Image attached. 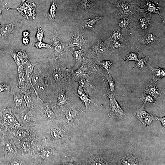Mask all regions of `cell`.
I'll return each mask as SVG.
<instances>
[{
	"instance_id": "7c38bea8",
	"label": "cell",
	"mask_w": 165,
	"mask_h": 165,
	"mask_svg": "<svg viewBox=\"0 0 165 165\" xmlns=\"http://www.w3.org/2000/svg\"><path fill=\"white\" fill-rule=\"evenodd\" d=\"M118 8H119L122 15H125L131 13L133 5L132 3L127 2H118Z\"/></svg>"
},
{
	"instance_id": "d6986e66",
	"label": "cell",
	"mask_w": 165,
	"mask_h": 165,
	"mask_svg": "<svg viewBox=\"0 0 165 165\" xmlns=\"http://www.w3.org/2000/svg\"><path fill=\"white\" fill-rule=\"evenodd\" d=\"M148 58V56H142L139 60L137 61V62L133 67V68L144 69L146 68Z\"/></svg>"
},
{
	"instance_id": "74e56055",
	"label": "cell",
	"mask_w": 165,
	"mask_h": 165,
	"mask_svg": "<svg viewBox=\"0 0 165 165\" xmlns=\"http://www.w3.org/2000/svg\"><path fill=\"white\" fill-rule=\"evenodd\" d=\"M13 88L10 85L6 83H1L0 84V92L5 91H12Z\"/></svg>"
},
{
	"instance_id": "f6af8a7d",
	"label": "cell",
	"mask_w": 165,
	"mask_h": 165,
	"mask_svg": "<svg viewBox=\"0 0 165 165\" xmlns=\"http://www.w3.org/2000/svg\"><path fill=\"white\" fill-rule=\"evenodd\" d=\"M22 42L24 45H27L29 42V37H23Z\"/></svg>"
},
{
	"instance_id": "d590c367",
	"label": "cell",
	"mask_w": 165,
	"mask_h": 165,
	"mask_svg": "<svg viewBox=\"0 0 165 165\" xmlns=\"http://www.w3.org/2000/svg\"><path fill=\"white\" fill-rule=\"evenodd\" d=\"M129 23V21L126 18H123L120 19L119 22V26L121 28H127Z\"/></svg>"
},
{
	"instance_id": "7bdbcfd3",
	"label": "cell",
	"mask_w": 165,
	"mask_h": 165,
	"mask_svg": "<svg viewBox=\"0 0 165 165\" xmlns=\"http://www.w3.org/2000/svg\"><path fill=\"white\" fill-rule=\"evenodd\" d=\"M51 135L55 139H57L59 138V134L58 131L56 129H53L51 131Z\"/></svg>"
},
{
	"instance_id": "4316f807",
	"label": "cell",
	"mask_w": 165,
	"mask_h": 165,
	"mask_svg": "<svg viewBox=\"0 0 165 165\" xmlns=\"http://www.w3.org/2000/svg\"><path fill=\"white\" fill-rule=\"evenodd\" d=\"M101 67L105 70L107 71L108 74H109V69L112 65V62L110 61H98Z\"/></svg>"
},
{
	"instance_id": "9f6ffc18",
	"label": "cell",
	"mask_w": 165,
	"mask_h": 165,
	"mask_svg": "<svg viewBox=\"0 0 165 165\" xmlns=\"http://www.w3.org/2000/svg\"><path fill=\"white\" fill-rule=\"evenodd\" d=\"M2 1L3 0H1Z\"/></svg>"
},
{
	"instance_id": "e575fe53",
	"label": "cell",
	"mask_w": 165,
	"mask_h": 165,
	"mask_svg": "<svg viewBox=\"0 0 165 165\" xmlns=\"http://www.w3.org/2000/svg\"><path fill=\"white\" fill-rule=\"evenodd\" d=\"M79 97L81 100L84 103L86 107L89 105L90 102L92 101L88 95L84 92L79 95Z\"/></svg>"
},
{
	"instance_id": "ba28073f",
	"label": "cell",
	"mask_w": 165,
	"mask_h": 165,
	"mask_svg": "<svg viewBox=\"0 0 165 165\" xmlns=\"http://www.w3.org/2000/svg\"><path fill=\"white\" fill-rule=\"evenodd\" d=\"M50 41L53 46L55 52L56 54L63 52L65 45H66L63 43L57 35L56 31H54L53 37L50 39Z\"/></svg>"
},
{
	"instance_id": "8fae6325",
	"label": "cell",
	"mask_w": 165,
	"mask_h": 165,
	"mask_svg": "<svg viewBox=\"0 0 165 165\" xmlns=\"http://www.w3.org/2000/svg\"><path fill=\"white\" fill-rule=\"evenodd\" d=\"M121 163L123 165L138 164L137 157L133 153L125 155L121 159Z\"/></svg>"
},
{
	"instance_id": "ee69618b",
	"label": "cell",
	"mask_w": 165,
	"mask_h": 165,
	"mask_svg": "<svg viewBox=\"0 0 165 165\" xmlns=\"http://www.w3.org/2000/svg\"><path fill=\"white\" fill-rule=\"evenodd\" d=\"M79 86L83 88H84L87 85V82L86 80L83 78H81L78 80Z\"/></svg>"
},
{
	"instance_id": "c3c4849f",
	"label": "cell",
	"mask_w": 165,
	"mask_h": 165,
	"mask_svg": "<svg viewBox=\"0 0 165 165\" xmlns=\"http://www.w3.org/2000/svg\"><path fill=\"white\" fill-rule=\"evenodd\" d=\"M2 1L1 0H0V23L2 20V11L3 9H5V8L4 7L2 6L0 4V2Z\"/></svg>"
},
{
	"instance_id": "ac0fdd59",
	"label": "cell",
	"mask_w": 165,
	"mask_h": 165,
	"mask_svg": "<svg viewBox=\"0 0 165 165\" xmlns=\"http://www.w3.org/2000/svg\"><path fill=\"white\" fill-rule=\"evenodd\" d=\"M144 104L142 106L135 111L134 113V116L142 123L144 118L148 113L144 108Z\"/></svg>"
},
{
	"instance_id": "277c9868",
	"label": "cell",
	"mask_w": 165,
	"mask_h": 165,
	"mask_svg": "<svg viewBox=\"0 0 165 165\" xmlns=\"http://www.w3.org/2000/svg\"><path fill=\"white\" fill-rule=\"evenodd\" d=\"M12 57L18 67L23 65L26 59L29 58L24 50L6 51Z\"/></svg>"
},
{
	"instance_id": "4fadbf2b",
	"label": "cell",
	"mask_w": 165,
	"mask_h": 165,
	"mask_svg": "<svg viewBox=\"0 0 165 165\" xmlns=\"http://www.w3.org/2000/svg\"><path fill=\"white\" fill-rule=\"evenodd\" d=\"M26 84L25 85L20 89L23 92L24 94V98L27 106L30 107L31 105L32 98L31 96L30 89Z\"/></svg>"
},
{
	"instance_id": "d4e9b609",
	"label": "cell",
	"mask_w": 165,
	"mask_h": 165,
	"mask_svg": "<svg viewBox=\"0 0 165 165\" xmlns=\"http://www.w3.org/2000/svg\"><path fill=\"white\" fill-rule=\"evenodd\" d=\"M93 50L97 54L100 55L105 53L106 49L103 44L99 43L96 44L94 46Z\"/></svg>"
},
{
	"instance_id": "e0dca14e",
	"label": "cell",
	"mask_w": 165,
	"mask_h": 165,
	"mask_svg": "<svg viewBox=\"0 0 165 165\" xmlns=\"http://www.w3.org/2000/svg\"><path fill=\"white\" fill-rule=\"evenodd\" d=\"M51 5L47 14V17L52 23H55V17L57 5L55 0H51Z\"/></svg>"
},
{
	"instance_id": "5bb4252c",
	"label": "cell",
	"mask_w": 165,
	"mask_h": 165,
	"mask_svg": "<svg viewBox=\"0 0 165 165\" xmlns=\"http://www.w3.org/2000/svg\"><path fill=\"white\" fill-rule=\"evenodd\" d=\"M39 63H32L28 60L24 63L23 64V67L25 75H26L30 81L31 80L30 77L33 73L35 66Z\"/></svg>"
},
{
	"instance_id": "9a60e30c",
	"label": "cell",
	"mask_w": 165,
	"mask_h": 165,
	"mask_svg": "<svg viewBox=\"0 0 165 165\" xmlns=\"http://www.w3.org/2000/svg\"><path fill=\"white\" fill-rule=\"evenodd\" d=\"M23 65L18 67L17 85L20 89L26 84V76Z\"/></svg>"
},
{
	"instance_id": "52a82bcc",
	"label": "cell",
	"mask_w": 165,
	"mask_h": 165,
	"mask_svg": "<svg viewBox=\"0 0 165 165\" xmlns=\"http://www.w3.org/2000/svg\"><path fill=\"white\" fill-rule=\"evenodd\" d=\"M31 85H33L35 88L38 90L42 91L46 88V83L42 75L34 73L31 79Z\"/></svg>"
},
{
	"instance_id": "4dcf8cb0",
	"label": "cell",
	"mask_w": 165,
	"mask_h": 165,
	"mask_svg": "<svg viewBox=\"0 0 165 165\" xmlns=\"http://www.w3.org/2000/svg\"><path fill=\"white\" fill-rule=\"evenodd\" d=\"M66 102L65 91L64 90H62L59 93L58 104L59 105H63L65 104Z\"/></svg>"
},
{
	"instance_id": "2e32d148",
	"label": "cell",
	"mask_w": 165,
	"mask_h": 165,
	"mask_svg": "<svg viewBox=\"0 0 165 165\" xmlns=\"http://www.w3.org/2000/svg\"><path fill=\"white\" fill-rule=\"evenodd\" d=\"M151 69L152 72L153 78V80L157 82L164 76L165 75L164 69L159 67L158 66L156 67H152Z\"/></svg>"
},
{
	"instance_id": "7402d4cb",
	"label": "cell",
	"mask_w": 165,
	"mask_h": 165,
	"mask_svg": "<svg viewBox=\"0 0 165 165\" xmlns=\"http://www.w3.org/2000/svg\"><path fill=\"white\" fill-rule=\"evenodd\" d=\"M92 164L94 165H111V163L105 161L100 156L92 155L91 157Z\"/></svg>"
},
{
	"instance_id": "d6a6232c",
	"label": "cell",
	"mask_w": 165,
	"mask_h": 165,
	"mask_svg": "<svg viewBox=\"0 0 165 165\" xmlns=\"http://www.w3.org/2000/svg\"><path fill=\"white\" fill-rule=\"evenodd\" d=\"M125 61H137L138 60L137 52H131L127 54L124 59Z\"/></svg>"
},
{
	"instance_id": "f1b7e54d",
	"label": "cell",
	"mask_w": 165,
	"mask_h": 165,
	"mask_svg": "<svg viewBox=\"0 0 165 165\" xmlns=\"http://www.w3.org/2000/svg\"><path fill=\"white\" fill-rule=\"evenodd\" d=\"M32 45L35 47L39 49H46L50 48L53 47L51 45L42 42L38 41L32 44Z\"/></svg>"
},
{
	"instance_id": "484cf974",
	"label": "cell",
	"mask_w": 165,
	"mask_h": 165,
	"mask_svg": "<svg viewBox=\"0 0 165 165\" xmlns=\"http://www.w3.org/2000/svg\"><path fill=\"white\" fill-rule=\"evenodd\" d=\"M139 22L140 24L141 28L146 31L149 27V19L145 17H138Z\"/></svg>"
},
{
	"instance_id": "83f0119b",
	"label": "cell",
	"mask_w": 165,
	"mask_h": 165,
	"mask_svg": "<svg viewBox=\"0 0 165 165\" xmlns=\"http://www.w3.org/2000/svg\"><path fill=\"white\" fill-rule=\"evenodd\" d=\"M110 38L112 40H118L123 39L125 41V38L123 36L119 29L115 30L113 32L110 37Z\"/></svg>"
},
{
	"instance_id": "ab89813d",
	"label": "cell",
	"mask_w": 165,
	"mask_h": 165,
	"mask_svg": "<svg viewBox=\"0 0 165 165\" xmlns=\"http://www.w3.org/2000/svg\"><path fill=\"white\" fill-rule=\"evenodd\" d=\"M37 39L38 41H42L44 38L43 31L40 27H38L36 35Z\"/></svg>"
},
{
	"instance_id": "f546056e",
	"label": "cell",
	"mask_w": 165,
	"mask_h": 165,
	"mask_svg": "<svg viewBox=\"0 0 165 165\" xmlns=\"http://www.w3.org/2000/svg\"><path fill=\"white\" fill-rule=\"evenodd\" d=\"M84 61V58L83 57V61L80 67L74 72V75L76 77H79L85 72L86 68Z\"/></svg>"
},
{
	"instance_id": "9c48e42d",
	"label": "cell",
	"mask_w": 165,
	"mask_h": 165,
	"mask_svg": "<svg viewBox=\"0 0 165 165\" xmlns=\"http://www.w3.org/2000/svg\"><path fill=\"white\" fill-rule=\"evenodd\" d=\"M103 16H96L84 20L82 22V26L83 29L94 31V26L98 20L103 19Z\"/></svg>"
},
{
	"instance_id": "816d5d0a",
	"label": "cell",
	"mask_w": 165,
	"mask_h": 165,
	"mask_svg": "<svg viewBox=\"0 0 165 165\" xmlns=\"http://www.w3.org/2000/svg\"><path fill=\"white\" fill-rule=\"evenodd\" d=\"M50 153L48 151H45L42 153V156L43 158L48 157L50 155Z\"/></svg>"
},
{
	"instance_id": "8d00e7d4",
	"label": "cell",
	"mask_w": 165,
	"mask_h": 165,
	"mask_svg": "<svg viewBox=\"0 0 165 165\" xmlns=\"http://www.w3.org/2000/svg\"><path fill=\"white\" fill-rule=\"evenodd\" d=\"M53 77L56 82L60 81L62 79V76L57 70H54L52 74Z\"/></svg>"
},
{
	"instance_id": "60d3db41",
	"label": "cell",
	"mask_w": 165,
	"mask_h": 165,
	"mask_svg": "<svg viewBox=\"0 0 165 165\" xmlns=\"http://www.w3.org/2000/svg\"><path fill=\"white\" fill-rule=\"evenodd\" d=\"M113 49H120L122 47V43L118 40H112L111 44Z\"/></svg>"
},
{
	"instance_id": "cb8c5ba5",
	"label": "cell",
	"mask_w": 165,
	"mask_h": 165,
	"mask_svg": "<svg viewBox=\"0 0 165 165\" xmlns=\"http://www.w3.org/2000/svg\"><path fill=\"white\" fill-rule=\"evenodd\" d=\"M158 117L155 115L148 113L144 119L143 124L146 127H148L155 120L158 119Z\"/></svg>"
},
{
	"instance_id": "b9f144b4",
	"label": "cell",
	"mask_w": 165,
	"mask_h": 165,
	"mask_svg": "<svg viewBox=\"0 0 165 165\" xmlns=\"http://www.w3.org/2000/svg\"><path fill=\"white\" fill-rule=\"evenodd\" d=\"M45 115L47 118H50L53 117L54 113L48 107H47L45 111Z\"/></svg>"
},
{
	"instance_id": "6da1fadb",
	"label": "cell",
	"mask_w": 165,
	"mask_h": 165,
	"mask_svg": "<svg viewBox=\"0 0 165 165\" xmlns=\"http://www.w3.org/2000/svg\"><path fill=\"white\" fill-rule=\"evenodd\" d=\"M36 5L33 2L23 0L21 4L17 8L14 9L5 8L6 10L16 9L24 18L28 20H34L36 16L35 12Z\"/></svg>"
},
{
	"instance_id": "3957f363",
	"label": "cell",
	"mask_w": 165,
	"mask_h": 165,
	"mask_svg": "<svg viewBox=\"0 0 165 165\" xmlns=\"http://www.w3.org/2000/svg\"><path fill=\"white\" fill-rule=\"evenodd\" d=\"M105 83L107 93V95H105L109 98L110 101L109 115L112 116H116L121 117H125L126 114L115 98V94H112L108 89Z\"/></svg>"
},
{
	"instance_id": "681fc988",
	"label": "cell",
	"mask_w": 165,
	"mask_h": 165,
	"mask_svg": "<svg viewBox=\"0 0 165 165\" xmlns=\"http://www.w3.org/2000/svg\"><path fill=\"white\" fill-rule=\"evenodd\" d=\"M23 36L24 37H29L30 35V32L28 31H24L22 33Z\"/></svg>"
},
{
	"instance_id": "44dd1931",
	"label": "cell",
	"mask_w": 165,
	"mask_h": 165,
	"mask_svg": "<svg viewBox=\"0 0 165 165\" xmlns=\"http://www.w3.org/2000/svg\"><path fill=\"white\" fill-rule=\"evenodd\" d=\"M104 75L108 81V86L106 85L108 89L112 94H115V85L114 80L112 78L110 74H108V75Z\"/></svg>"
},
{
	"instance_id": "f5cc1de1",
	"label": "cell",
	"mask_w": 165,
	"mask_h": 165,
	"mask_svg": "<svg viewBox=\"0 0 165 165\" xmlns=\"http://www.w3.org/2000/svg\"><path fill=\"white\" fill-rule=\"evenodd\" d=\"M84 92V89L83 88L80 86H79L78 89L77 93L79 95Z\"/></svg>"
},
{
	"instance_id": "11a10c76",
	"label": "cell",
	"mask_w": 165,
	"mask_h": 165,
	"mask_svg": "<svg viewBox=\"0 0 165 165\" xmlns=\"http://www.w3.org/2000/svg\"><path fill=\"white\" fill-rule=\"evenodd\" d=\"M16 135L18 137H21L23 135V134L21 132H18L16 133Z\"/></svg>"
},
{
	"instance_id": "f35d334b",
	"label": "cell",
	"mask_w": 165,
	"mask_h": 165,
	"mask_svg": "<svg viewBox=\"0 0 165 165\" xmlns=\"http://www.w3.org/2000/svg\"><path fill=\"white\" fill-rule=\"evenodd\" d=\"M73 56L77 61H79L81 60L82 57V54L81 51L76 50L72 53Z\"/></svg>"
},
{
	"instance_id": "ffe728a7",
	"label": "cell",
	"mask_w": 165,
	"mask_h": 165,
	"mask_svg": "<svg viewBox=\"0 0 165 165\" xmlns=\"http://www.w3.org/2000/svg\"><path fill=\"white\" fill-rule=\"evenodd\" d=\"M95 4L89 0H82L78 3L79 8L83 10L87 11L92 9L94 6Z\"/></svg>"
},
{
	"instance_id": "7dc6e473",
	"label": "cell",
	"mask_w": 165,
	"mask_h": 165,
	"mask_svg": "<svg viewBox=\"0 0 165 165\" xmlns=\"http://www.w3.org/2000/svg\"><path fill=\"white\" fill-rule=\"evenodd\" d=\"M7 121L9 122L12 123L14 121V118L10 114H7Z\"/></svg>"
},
{
	"instance_id": "f907efd6",
	"label": "cell",
	"mask_w": 165,
	"mask_h": 165,
	"mask_svg": "<svg viewBox=\"0 0 165 165\" xmlns=\"http://www.w3.org/2000/svg\"><path fill=\"white\" fill-rule=\"evenodd\" d=\"M157 120H160L161 122L162 126L164 128L165 125V117H164L161 118H158Z\"/></svg>"
},
{
	"instance_id": "bcb514c9",
	"label": "cell",
	"mask_w": 165,
	"mask_h": 165,
	"mask_svg": "<svg viewBox=\"0 0 165 165\" xmlns=\"http://www.w3.org/2000/svg\"><path fill=\"white\" fill-rule=\"evenodd\" d=\"M21 119L24 122H26L28 120V115L25 113H23L21 116Z\"/></svg>"
},
{
	"instance_id": "db71d44e",
	"label": "cell",
	"mask_w": 165,
	"mask_h": 165,
	"mask_svg": "<svg viewBox=\"0 0 165 165\" xmlns=\"http://www.w3.org/2000/svg\"><path fill=\"white\" fill-rule=\"evenodd\" d=\"M21 163L18 161H14L13 162H12V163L11 164V165H20Z\"/></svg>"
},
{
	"instance_id": "836d02e7",
	"label": "cell",
	"mask_w": 165,
	"mask_h": 165,
	"mask_svg": "<svg viewBox=\"0 0 165 165\" xmlns=\"http://www.w3.org/2000/svg\"><path fill=\"white\" fill-rule=\"evenodd\" d=\"M156 40L155 35L151 33H148L145 39V42L147 45H151L154 43Z\"/></svg>"
},
{
	"instance_id": "30bf717a",
	"label": "cell",
	"mask_w": 165,
	"mask_h": 165,
	"mask_svg": "<svg viewBox=\"0 0 165 165\" xmlns=\"http://www.w3.org/2000/svg\"><path fill=\"white\" fill-rule=\"evenodd\" d=\"M143 94H149L154 98L161 94L157 88L156 82L153 80L150 81V84L144 91Z\"/></svg>"
},
{
	"instance_id": "7a4b0ae2",
	"label": "cell",
	"mask_w": 165,
	"mask_h": 165,
	"mask_svg": "<svg viewBox=\"0 0 165 165\" xmlns=\"http://www.w3.org/2000/svg\"><path fill=\"white\" fill-rule=\"evenodd\" d=\"M22 26V21L17 19L7 24L1 25L0 23V40H3L13 35Z\"/></svg>"
},
{
	"instance_id": "1f68e13d",
	"label": "cell",
	"mask_w": 165,
	"mask_h": 165,
	"mask_svg": "<svg viewBox=\"0 0 165 165\" xmlns=\"http://www.w3.org/2000/svg\"><path fill=\"white\" fill-rule=\"evenodd\" d=\"M141 99L144 103L148 102L150 104H154L155 101V98L152 96L148 94L143 93Z\"/></svg>"
},
{
	"instance_id": "603a6c76",
	"label": "cell",
	"mask_w": 165,
	"mask_h": 165,
	"mask_svg": "<svg viewBox=\"0 0 165 165\" xmlns=\"http://www.w3.org/2000/svg\"><path fill=\"white\" fill-rule=\"evenodd\" d=\"M11 92L13 95V103L15 106L17 107L21 106L24 102V100L18 93H16L13 88Z\"/></svg>"
},
{
	"instance_id": "5b68a950",
	"label": "cell",
	"mask_w": 165,
	"mask_h": 165,
	"mask_svg": "<svg viewBox=\"0 0 165 165\" xmlns=\"http://www.w3.org/2000/svg\"><path fill=\"white\" fill-rule=\"evenodd\" d=\"M145 1L146 2V4L145 5L143 4L144 6V8L142 9L139 8L137 11L146 13L149 14L150 16L153 13H157L163 20L160 13L161 8L157 6L153 2V1H151L149 0H145Z\"/></svg>"
},
{
	"instance_id": "8992f818",
	"label": "cell",
	"mask_w": 165,
	"mask_h": 165,
	"mask_svg": "<svg viewBox=\"0 0 165 165\" xmlns=\"http://www.w3.org/2000/svg\"><path fill=\"white\" fill-rule=\"evenodd\" d=\"M82 33L79 28L74 32L72 37L68 44L67 48L72 47H78L80 48L82 45L85 42Z\"/></svg>"
}]
</instances>
